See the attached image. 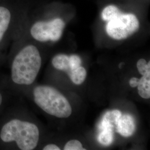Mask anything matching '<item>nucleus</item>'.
Segmentation results:
<instances>
[{
    "mask_svg": "<svg viewBox=\"0 0 150 150\" xmlns=\"http://www.w3.org/2000/svg\"><path fill=\"white\" fill-rule=\"evenodd\" d=\"M34 100L45 112L58 118H67L72 108L68 100L59 91L47 86L36 87L33 90Z\"/></svg>",
    "mask_w": 150,
    "mask_h": 150,
    "instance_id": "nucleus-3",
    "label": "nucleus"
},
{
    "mask_svg": "<svg viewBox=\"0 0 150 150\" xmlns=\"http://www.w3.org/2000/svg\"><path fill=\"white\" fill-rule=\"evenodd\" d=\"M52 63L56 69L64 71L69 73L70 71L69 57L66 54H59L53 58Z\"/></svg>",
    "mask_w": 150,
    "mask_h": 150,
    "instance_id": "nucleus-10",
    "label": "nucleus"
},
{
    "mask_svg": "<svg viewBox=\"0 0 150 150\" xmlns=\"http://www.w3.org/2000/svg\"><path fill=\"white\" fill-rule=\"evenodd\" d=\"M113 131L111 129H105L101 130L98 137V141L101 145L108 146L112 143Z\"/></svg>",
    "mask_w": 150,
    "mask_h": 150,
    "instance_id": "nucleus-13",
    "label": "nucleus"
},
{
    "mask_svg": "<svg viewBox=\"0 0 150 150\" xmlns=\"http://www.w3.org/2000/svg\"><path fill=\"white\" fill-rule=\"evenodd\" d=\"M2 101V97L1 94L0 93V106H1V105Z\"/></svg>",
    "mask_w": 150,
    "mask_h": 150,
    "instance_id": "nucleus-19",
    "label": "nucleus"
},
{
    "mask_svg": "<svg viewBox=\"0 0 150 150\" xmlns=\"http://www.w3.org/2000/svg\"><path fill=\"white\" fill-rule=\"evenodd\" d=\"M139 96L143 98L148 99L150 97V74L144 75L139 79L137 86Z\"/></svg>",
    "mask_w": 150,
    "mask_h": 150,
    "instance_id": "nucleus-9",
    "label": "nucleus"
},
{
    "mask_svg": "<svg viewBox=\"0 0 150 150\" xmlns=\"http://www.w3.org/2000/svg\"><path fill=\"white\" fill-rule=\"evenodd\" d=\"M121 115V112L117 110L108 111L102 118L99 126L100 129L101 130L105 129H111L113 131L114 129H116L117 122Z\"/></svg>",
    "mask_w": 150,
    "mask_h": 150,
    "instance_id": "nucleus-7",
    "label": "nucleus"
},
{
    "mask_svg": "<svg viewBox=\"0 0 150 150\" xmlns=\"http://www.w3.org/2000/svg\"><path fill=\"white\" fill-rule=\"evenodd\" d=\"M39 136V130L36 125L19 120H13L5 124L0 134L3 141H15L22 150H33L38 145Z\"/></svg>",
    "mask_w": 150,
    "mask_h": 150,
    "instance_id": "nucleus-2",
    "label": "nucleus"
},
{
    "mask_svg": "<svg viewBox=\"0 0 150 150\" xmlns=\"http://www.w3.org/2000/svg\"><path fill=\"white\" fill-rule=\"evenodd\" d=\"M139 79L137 77H132L129 81V86L132 87H136L138 86L139 83Z\"/></svg>",
    "mask_w": 150,
    "mask_h": 150,
    "instance_id": "nucleus-17",
    "label": "nucleus"
},
{
    "mask_svg": "<svg viewBox=\"0 0 150 150\" xmlns=\"http://www.w3.org/2000/svg\"><path fill=\"white\" fill-rule=\"evenodd\" d=\"M81 59L80 57L76 54L71 55L69 57V64H70V71L74 70L77 67L81 66Z\"/></svg>",
    "mask_w": 150,
    "mask_h": 150,
    "instance_id": "nucleus-16",
    "label": "nucleus"
},
{
    "mask_svg": "<svg viewBox=\"0 0 150 150\" xmlns=\"http://www.w3.org/2000/svg\"><path fill=\"white\" fill-rule=\"evenodd\" d=\"M121 12H122L116 6L109 5L103 10L101 13V17L103 21L108 22Z\"/></svg>",
    "mask_w": 150,
    "mask_h": 150,
    "instance_id": "nucleus-12",
    "label": "nucleus"
},
{
    "mask_svg": "<svg viewBox=\"0 0 150 150\" xmlns=\"http://www.w3.org/2000/svg\"><path fill=\"white\" fill-rule=\"evenodd\" d=\"M139 27V21L134 15L121 12L107 22L106 30L110 37L121 40L133 35Z\"/></svg>",
    "mask_w": 150,
    "mask_h": 150,
    "instance_id": "nucleus-4",
    "label": "nucleus"
},
{
    "mask_svg": "<svg viewBox=\"0 0 150 150\" xmlns=\"http://www.w3.org/2000/svg\"><path fill=\"white\" fill-rule=\"evenodd\" d=\"M136 125L134 117L128 114L121 115L118 120L116 130L123 137H129L134 134Z\"/></svg>",
    "mask_w": 150,
    "mask_h": 150,
    "instance_id": "nucleus-6",
    "label": "nucleus"
},
{
    "mask_svg": "<svg viewBox=\"0 0 150 150\" xmlns=\"http://www.w3.org/2000/svg\"><path fill=\"white\" fill-rule=\"evenodd\" d=\"M71 81L76 85H81L86 80L87 72L84 67L80 66L77 69L71 70L68 73Z\"/></svg>",
    "mask_w": 150,
    "mask_h": 150,
    "instance_id": "nucleus-11",
    "label": "nucleus"
},
{
    "mask_svg": "<svg viewBox=\"0 0 150 150\" xmlns=\"http://www.w3.org/2000/svg\"><path fill=\"white\" fill-rule=\"evenodd\" d=\"M41 66L38 48L28 45L16 55L12 65V80L17 84L29 85L35 81Z\"/></svg>",
    "mask_w": 150,
    "mask_h": 150,
    "instance_id": "nucleus-1",
    "label": "nucleus"
},
{
    "mask_svg": "<svg viewBox=\"0 0 150 150\" xmlns=\"http://www.w3.org/2000/svg\"><path fill=\"white\" fill-rule=\"evenodd\" d=\"M64 150H85L82 144L78 140L72 139L69 141L64 147Z\"/></svg>",
    "mask_w": 150,
    "mask_h": 150,
    "instance_id": "nucleus-15",
    "label": "nucleus"
},
{
    "mask_svg": "<svg viewBox=\"0 0 150 150\" xmlns=\"http://www.w3.org/2000/svg\"><path fill=\"white\" fill-rule=\"evenodd\" d=\"M43 150H59L60 149L59 147L54 144H49L46 146L44 148Z\"/></svg>",
    "mask_w": 150,
    "mask_h": 150,
    "instance_id": "nucleus-18",
    "label": "nucleus"
},
{
    "mask_svg": "<svg viewBox=\"0 0 150 150\" xmlns=\"http://www.w3.org/2000/svg\"><path fill=\"white\" fill-rule=\"evenodd\" d=\"M11 20L9 10L4 7H0V41L7 31Z\"/></svg>",
    "mask_w": 150,
    "mask_h": 150,
    "instance_id": "nucleus-8",
    "label": "nucleus"
},
{
    "mask_svg": "<svg viewBox=\"0 0 150 150\" xmlns=\"http://www.w3.org/2000/svg\"><path fill=\"white\" fill-rule=\"evenodd\" d=\"M137 68L141 75L150 74V62L148 63L144 59H139L137 63Z\"/></svg>",
    "mask_w": 150,
    "mask_h": 150,
    "instance_id": "nucleus-14",
    "label": "nucleus"
},
{
    "mask_svg": "<svg viewBox=\"0 0 150 150\" xmlns=\"http://www.w3.org/2000/svg\"><path fill=\"white\" fill-rule=\"evenodd\" d=\"M64 26V21L59 18L48 22H38L32 26L31 34L35 40L40 42H55L61 37Z\"/></svg>",
    "mask_w": 150,
    "mask_h": 150,
    "instance_id": "nucleus-5",
    "label": "nucleus"
}]
</instances>
